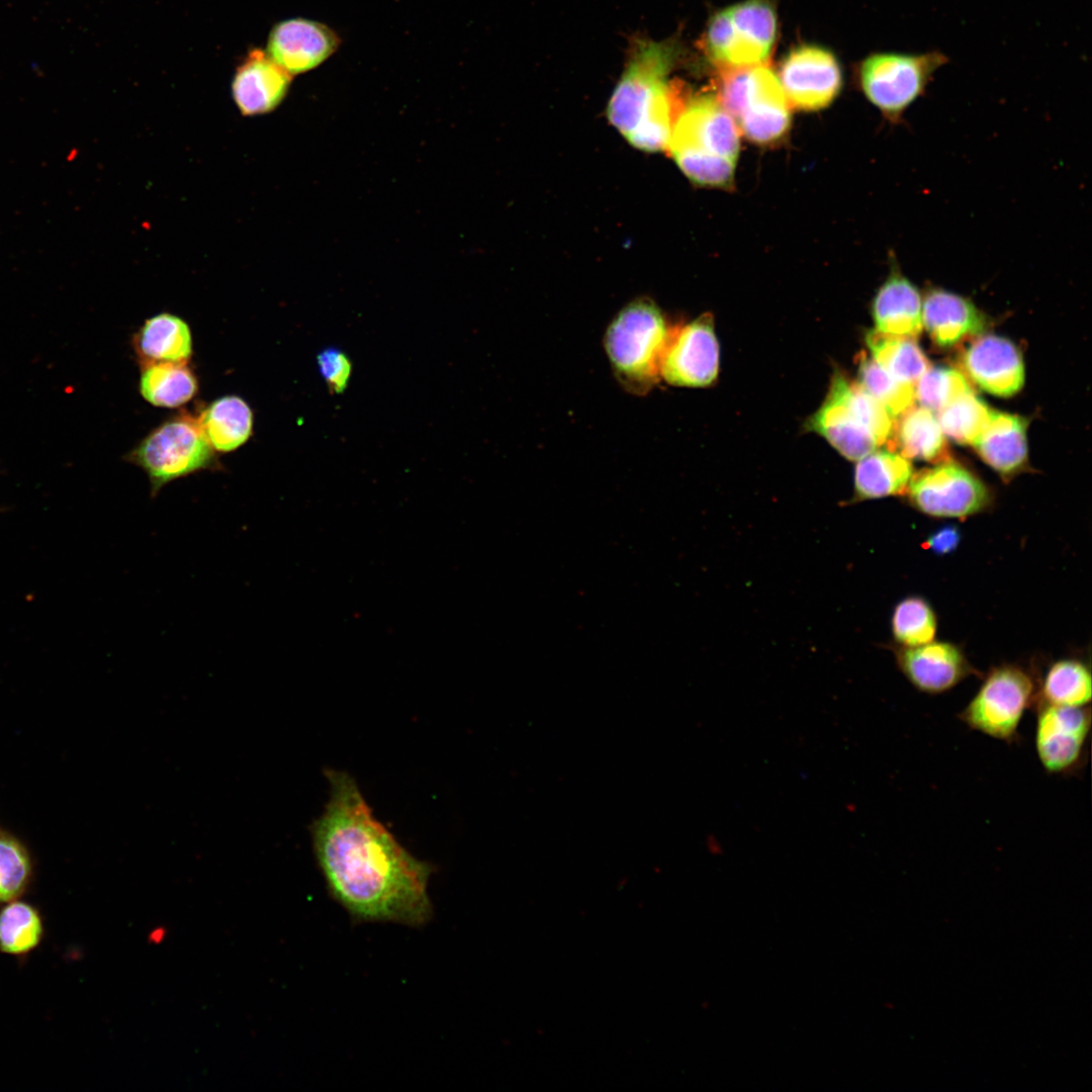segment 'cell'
Here are the masks:
<instances>
[{"instance_id": "28", "label": "cell", "mask_w": 1092, "mask_h": 1092, "mask_svg": "<svg viewBox=\"0 0 1092 1092\" xmlns=\"http://www.w3.org/2000/svg\"><path fill=\"white\" fill-rule=\"evenodd\" d=\"M867 345L873 359L892 376L915 386L930 363L913 338L869 332Z\"/></svg>"}, {"instance_id": "9", "label": "cell", "mask_w": 1092, "mask_h": 1092, "mask_svg": "<svg viewBox=\"0 0 1092 1092\" xmlns=\"http://www.w3.org/2000/svg\"><path fill=\"white\" fill-rule=\"evenodd\" d=\"M906 494L914 509L937 519H965L991 504L986 484L952 460L913 473Z\"/></svg>"}, {"instance_id": "8", "label": "cell", "mask_w": 1092, "mask_h": 1092, "mask_svg": "<svg viewBox=\"0 0 1092 1092\" xmlns=\"http://www.w3.org/2000/svg\"><path fill=\"white\" fill-rule=\"evenodd\" d=\"M674 59L670 42L640 41L608 105L610 122L627 139L668 89L667 75Z\"/></svg>"}, {"instance_id": "25", "label": "cell", "mask_w": 1092, "mask_h": 1092, "mask_svg": "<svg viewBox=\"0 0 1092 1092\" xmlns=\"http://www.w3.org/2000/svg\"><path fill=\"white\" fill-rule=\"evenodd\" d=\"M854 471V499L906 494L913 474L909 460L894 451H873Z\"/></svg>"}, {"instance_id": "12", "label": "cell", "mask_w": 1092, "mask_h": 1092, "mask_svg": "<svg viewBox=\"0 0 1092 1092\" xmlns=\"http://www.w3.org/2000/svg\"><path fill=\"white\" fill-rule=\"evenodd\" d=\"M779 81L789 105L802 110H818L830 104L842 83L833 55L811 46L795 49L786 57Z\"/></svg>"}, {"instance_id": "34", "label": "cell", "mask_w": 1092, "mask_h": 1092, "mask_svg": "<svg viewBox=\"0 0 1092 1092\" xmlns=\"http://www.w3.org/2000/svg\"><path fill=\"white\" fill-rule=\"evenodd\" d=\"M29 872V859L21 845L7 836H0V902L20 895Z\"/></svg>"}, {"instance_id": "24", "label": "cell", "mask_w": 1092, "mask_h": 1092, "mask_svg": "<svg viewBox=\"0 0 1092 1092\" xmlns=\"http://www.w3.org/2000/svg\"><path fill=\"white\" fill-rule=\"evenodd\" d=\"M196 419L209 445L218 453L237 450L253 434V411L238 395L216 398L204 406Z\"/></svg>"}, {"instance_id": "10", "label": "cell", "mask_w": 1092, "mask_h": 1092, "mask_svg": "<svg viewBox=\"0 0 1092 1092\" xmlns=\"http://www.w3.org/2000/svg\"><path fill=\"white\" fill-rule=\"evenodd\" d=\"M1034 744L1037 758L1051 775H1070L1084 764L1091 730L1089 706L1036 703Z\"/></svg>"}, {"instance_id": "15", "label": "cell", "mask_w": 1092, "mask_h": 1092, "mask_svg": "<svg viewBox=\"0 0 1092 1092\" xmlns=\"http://www.w3.org/2000/svg\"><path fill=\"white\" fill-rule=\"evenodd\" d=\"M339 43L338 35L326 24L296 17L272 27L266 52L292 76L320 66L337 51Z\"/></svg>"}, {"instance_id": "13", "label": "cell", "mask_w": 1092, "mask_h": 1092, "mask_svg": "<svg viewBox=\"0 0 1092 1092\" xmlns=\"http://www.w3.org/2000/svg\"><path fill=\"white\" fill-rule=\"evenodd\" d=\"M896 662L906 679L918 691L939 695L976 673L963 650L953 643L930 641L914 647H899Z\"/></svg>"}, {"instance_id": "16", "label": "cell", "mask_w": 1092, "mask_h": 1092, "mask_svg": "<svg viewBox=\"0 0 1092 1092\" xmlns=\"http://www.w3.org/2000/svg\"><path fill=\"white\" fill-rule=\"evenodd\" d=\"M291 75L260 49L251 50L237 68L232 95L243 115L254 116L274 110L285 97Z\"/></svg>"}, {"instance_id": "26", "label": "cell", "mask_w": 1092, "mask_h": 1092, "mask_svg": "<svg viewBox=\"0 0 1092 1092\" xmlns=\"http://www.w3.org/2000/svg\"><path fill=\"white\" fill-rule=\"evenodd\" d=\"M197 391V377L187 363L157 362L143 365L140 392L155 406L179 407L189 402Z\"/></svg>"}, {"instance_id": "4", "label": "cell", "mask_w": 1092, "mask_h": 1092, "mask_svg": "<svg viewBox=\"0 0 1092 1092\" xmlns=\"http://www.w3.org/2000/svg\"><path fill=\"white\" fill-rule=\"evenodd\" d=\"M717 98L750 141L765 145L781 139L791 115L779 78L765 63L720 67Z\"/></svg>"}, {"instance_id": "18", "label": "cell", "mask_w": 1092, "mask_h": 1092, "mask_svg": "<svg viewBox=\"0 0 1092 1092\" xmlns=\"http://www.w3.org/2000/svg\"><path fill=\"white\" fill-rule=\"evenodd\" d=\"M922 325L936 345L951 347L982 335L986 317L969 298L929 287L922 300Z\"/></svg>"}, {"instance_id": "1", "label": "cell", "mask_w": 1092, "mask_h": 1092, "mask_svg": "<svg viewBox=\"0 0 1092 1092\" xmlns=\"http://www.w3.org/2000/svg\"><path fill=\"white\" fill-rule=\"evenodd\" d=\"M325 775L330 797L310 833L331 897L357 923H428L435 867L414 856L375 818L349 774L330 768Z\"/></svg>"}, {"instance_id": "32", "label": "cell", "mask_w": 1092, "mask_h": 1092, "mask_svg": "<svg viewBox=\"0 0 1092 1092\" xmlns=\"http://www.w3.org/2000/svg\"><path fill=\"white\" fill-rule=\"evenodd\" d=\"M42 934L37 911L24 902H13L0 912V948L21 954L35 947Z\"/></svg>"}, {"instance_id": "23", "label": "cell", "mask_w": 1092, "mask_h": 1092, "mask_svg": "<svg viewBox=\"0 0 1092 1092\" xmlns=\"http://www.w3.org/2000/svg\"><path fill=\"white\" fill-rule=\"evenodd\" d=\"M132 345L142 365L157 362L187 363L193 352L188 324L168 312L148 318L134 334Z\"/></svg>"}, {"instance_id": "35", "label": "cell", "mask_w": 1092, "mask_h": 1092, "mask_svg": "<svg viewBox=\"0 0 1092 1092\" xmlns=\"http://www.w3.org/2000/svg\"><path fill=\"white\" fill-rule=\"evenodd\" d=\"M317 364L324 380L333 391L340 392L346 388L351 374V364L346 355L328 349L317 356Z\"/></svg>"}, {"instance_id": "14", "label": "cell", "mask_w": 1092, "mask_h": 1092, "mask_svg": "<svg viewBox=\"0 0 1092 1092\" xmlns=\"http://www.w3.org/2000/svg\"><path fill=\"white\" fill-rule=\"evenodd\" d=\"M961 368L983 390L1010 396L1024 382V365L1017 347L995 335L975 337L961 356Z\"/></svg>"}, {"instance_id": "29", "label": "cell", "mask_w": 1092, "mask_h": 1092, "mask_svg": "<svg viewBox=\"0 0 1092 1092\" xmlns=\"http://www.w3.org/2000/svg\"><path fill=\"white\" fill-rule=\"evenodd\" d=\"M992 412L971 390L939 411L937 421L944 435L961 445L973 446L987 427Z\"/></svg>"}, {"instance_id": "30", "label": "cell", "mask_w": 1092, "mask_h": 1092, "mask_svg": "<svg viewBox=\"0 0 1092 1092\" xmlns=\"http://www.w3.org/2000/svg\"><path fill=\"white\" fill-rule=\"evenodd\" d=\"M894 640L901 647H914L934 640L937 618L931 605L922 597L901 600L891 617Z\"/></svg>"}, {"instance_id": "6", "label": "cell", "mask_w": 1092, "mask_h": 1092, "mask_svg": "<svg viewBox=\"0 0 1092 1092\" xmlns=\"http://www.w3.org/2000/svg\"><path fill=\"white\" fill-rule=\"evenodd\" d=\"M947 63L948 57L936 50L875 53L860 65V87L883 116L898 124L907 110L925 95L937 70Z\"/></svg>"}, {"instance_id": "31", "label": "cell", "mask_w": 1092, "mask_h": 1092, "mask_svg": "<svg viewBox=\"0 0 1092 1092\" xmlns=\"http://www.w3.org/2000/svg\"><path fill=\"white\" fill-rule=\"evenodd\" d=\"M858 379L893 419L915 404V386L898 380L864 353L858 357Z\"/></svg>"}, {"instance_id": "22", "label": "cell", "mask_w": 1092, "mask_h": 1092, "mask_svg": "<svg viewBox=\"0 0 1092 1092\" xmlns=\"http://www.w3.org/2000/svg\"><path fill=\"white\" fill-rule=\"evenodd\" d=\"M1026 428V419L993 411L973 446L990 467L1003 477H1010L1023 468L1027 459Z\"/></svg>"}, {"instance_id": "7", "label": "cell", "mask_w": 1092, "mask_h": 1092, "mask_svg": "<svg viewBox=\"0 0 1092 1092\" xmlns=\"http://www.w3.org/2000/svg\"><path fill=\"white\" fill-rule=\"evenodd\" d=\"M1037 684L1025 668L1013 663L992 667L977 693L959 714L970 729L1012 743L1025 712L1036 703Z\"/></svg>"}, {"instance_id": "3", "label": "cell", "mask_w": 1092, "mask_h": 1092, "mask_svg": "<svg viewBox=\"0 0 1092 1092\" xmlns=\"http://www.w3.org/2000/svg\"><path fill=\"white\" fill-rule=\"evenodd\" d=\"M670 330L659 307L648 298L629 302L611 321L604 348L623 389L645 395L659 382Z\"/></svg>"}, {"instance_id": "36", "label": "cell", "mask_w": 1092, "mask_h": 1092, "mask_svg": "<svg viewBox=\"0 0 1092 1092\" xmlns=\"http://www.w3.org/2000/svg\"><path fill=\"white\" fill-rule=\"evenodd\" d=\"M961 541V533L953 526L940 528L929 535L924 546L932 552L942 555L953 551Z\"/></svg>"}, {"instance_id": "27", "label": "cell", "mask_w": 1092, "mask_h": 1092, "mask_svg": "<svg viewBox=\"0 0 1092 1092\" xmlns=\"http://www.w3.org/2000/svg\"><path fill=\"white\" fill-rule=\"evenodd\" d=\"M1091 679L1090 668L1084 661L1077 658L1059 659L1050 665L1037 682L1036 703L1089 706L1092 696Z\"/></svg>"}, {"instance_id": "17", "label": "cell", "mask_w": 1092, "mask_h": 1092, "mask_svg": "<svg viewBox=\"0 0 1092 1092\" xmlns=\"http://www.w3.org/2000/svg\"><path fill=\"white\" fill-rule=\"evenodd\" d=\"M836 375L835 372L825 401L809 419L807 428L824 437L845 458L858 461L879 444L844 398Z\"/></svg>"}, {"instance_id": "20", "label": "cell", "mask_w": 1092, "mask_h": 1092, "mask_svg": "<svg viewBox=\"0 0 1092 1092\" xmlns=\"http://www.w3.org/2000/svg\"><path fill=\"white\" fill-rule=\"evenodd\" d=\"M732 22L728 67L765 63L776 38V14L765 0H747L727 8Z\"/></svg>"}, {"instance_id": "33", "label": "cell", "mask_w": 1092, "mask_h": 1092, "mask_svg": "<svg viewBox=\"0 0 1092 1092\" xmlns=\"http://www.w3.org/2000/svg\"><path fill=\"white\" fill-rule=\"evenodd\" d=\"M971 390L973 388L960 371L948 367H929L915 384V397L922 406L938 413Z\"/></svg>"}, {"instance_id": "5", "label": "cell", "mask_w": 1092, "mask_h": 1092, "mask_svg": "<svg viewBox=\"0 0 1092 1092\" xmlns=\"http://www.w3.org/2000/svg\"><path fill=\"white\" fill-rule=\"evenodd\" d=\"M126 460L145 471L152 496L174 480L219 469L216 452L197 419L186 414L170 418L153 429L126 455Z\"/></svg>"}, {"instance_id": "2", "label": "cell", "mask_w": 1092, "mask_h": 1092, "mask_svg": "<svg viewBox=\"0 0 1092 1092\" xmlns=\"http://www.w3.org/2000/svg\"><path fill=\"white\" fill-rule=\"evenodd\" d=\"M739 128L715 95L689 101L677 117L668 150L686 176L703 186L728 187L734 179Z\"/></svg>"}, {"instance_id": "11", "label": "cell", "mask_w": 1092, "mask_h": 1092, "mask_svg": "<svg viewBox=\"0 0 1092 1092\" xmlns=\"http://www.w3.org/2000/svg\"><path fill=\"white\" fill-rule=\"evenodd\" d=\"M719 371V344L711 314L672 326L661 362V378L670 385L704 387Z\"/></svg>"}, {"instance_id": "19", "label": "cell", "mask_w": 1092, "mask_h": 1092, "mask_svg": "<svg viewBox=\"0 0 1092 1092\" xmlns=\"http://www.w3.org/2000/svg\"><path fill=\"white\" fill-rule=\"evenodd\" d=\"M890 273L878 289L872 304L876 330L908 338L922 330V297L918 288L903 274L895 257Z\"/></svg>"}, {"instance_id": "21", "label": "cell", "mask_w": 1092, "mask_h": 1092, "mask_svg": "<svg viewBox=\"0 0 1092 1092\" xmlns=\"http://www.w3.org/2000/svg\"><path fill=\"white\" fill-rule=\"evenodd\" d=\"M888 449L907 459L939 464L951 460L944 434L933 412L912 405L894 419Z\"/></svg>"}, {"instance_id": "37", "label": "cell", "mask_w": 1092, "mask_h": 1092, "mask_svg": "<svg viewBox=\"0 0 1092 1092\" xmlns=\"http://www.w3.org/2000/svg\"><path fill=\"white\" fill-rule=\"evenodd\" d=\"M165 936V930L163 928H157L153 930L149 936L150 940L154 943L162 941Z\"/></svg>"}]
</instances>
